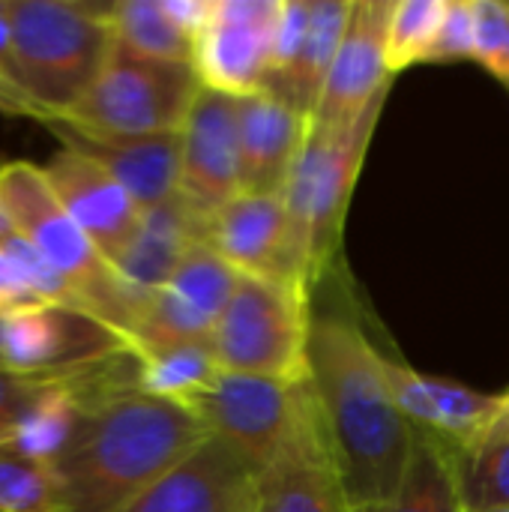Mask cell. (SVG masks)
<instances>
[{"instance_id":"obj_1","label":"cell","mask_w":509,"mask_h":512,"mask_svg":"<svg viewBox=\"0 0 509 512\" xmlns=\"http://www.w3.org/2000/svg\"><path fill=\"white\" fill-rule=\"evenodd\" d=\"M309 387L348 504L390 501L411 465L417 432L390 393L381 345L339 312H312Z\"/></svg>"},{"instance_id":"obj_2","label":"cell","mask_w":509,"mask_h":512,"mask_svg":"<svg viewBox=\"0 0 509 512\" xmlns=\"http://www.w3.org/2000/svg\"><path fill=\"white\" fill-rule=\"evenodd\" d=\"M207 438L186 405L138 390L87 408L72 447L54 465L60 512H123Z\"/></svg>"},{"instance_id":"obj_3","label":"cell","mask_w":509,"mask_h":512,"mask_svg":"<svg viewBox=\"0 0 509 512\" xmlns=\"http://www.w3.org/2000/svg\"><path fill=\"white\" fill-rule=\"evenodd\" d=\"M12 69L36 123L69 114L117 51L111 3L9 0Z\"/></svg>"},{"instance_id":"obj_4","label":"cell","mask_w":509,"mask_h":512,"mask_svg":"<svg viewBox=\"0 0 509 512\" xmlns=\"http://www.w3.org/2000/svg\"><path fill=\"white\" fill-rule=\"evenodd\" d=\"M387 96L390 90L378 96L354 123H309L306 144L282 192L288 210L285 279L300 282L309 291L330 270L342 246V225L351 204V192L357 186Z\"/></svg>"},{"instance_id":"obj_5","label":"cell","mask_w":509,"mask_h":512,"mask_svg":"<svg viewBox=\"0 0 509 512\" xmlns=\"http://www.w3.org/2000/svg\"><path fill=\"white\" fill-rule=\"evenodd\" d=\"M0 207L15 231L69 282L81 309L114 327L132 345L138 309L111 261L63 210L45 171L27 159L0 162Z\"/></svg>"},{"instance_id":"obj_6","label":"cell","mask_w":509,"mask_h":512,"mask_svg":"<svg viewBox=\"0 0 509 512\" xmlns=\"http://www.w3.org/2000/svg\"><path fill=\"white\" fill-rule=\"evenodd\" d=\"M312 291L279 276H237L210 336L219 369L279 381H309Z\"/></svg>"},{"instance_id":"obj_7","label":"cell","mask_w":509,"mask_h":512,"mask_svg":"<svg viewBox=\"0 0 509 512\" xmlns=\"http://www.w3.org/2000/svg\"><path fill=\"white\" fill-rule=\"evenodd\" d=\"M198 90L192 63L147 60L117 48L87 96L57 120L105 135L180 132Z\"/></svg>"},{"instance_id":"obj_8","label":"cell","mask_w":509,"mask_h":512,"mask_svg":"<svg viewBox=\"0 0 509 512\" xmlns=\"http://www.w3.org/2000/svg\"><path fill=\"white\" fill-rule=\"evenodd\" d=\"M186 408L261 474L303 429L315 399L309 381L294 384L222 369Z\"/></svg>"},{"instance_id":"obj_9","label":"cell","mask_w":509,"mask_h":512,"mask_svg":"<svg viewBox=\"0 0 509 512\" xmlns=\"http://www.w3.org/2000/svg\"><path fill=\"white\" fill-rule=\"evenodd\" d=\"M132 345L105 321L69 306H27L0 318V366L15 375H66Z\"/></svg>"},{"instance_id":"obj_10","label":"cell","mask_w":509,"mask_h":512,"mask_svg":"<svg viewBox=\"0 0 509 512\" xmlns=\"http://www.w3.org/2000/svg\"><path fill=\"white\" fill-rule=\"evenodd\" d=\"M237 276L207 243H195L174 276L141 306L132 351L171 348L186 342H210Z\"/></svg>"},{"instance_id":"obj_11","label":"cell","mask_w":509,"mask_h":512,"mask_svg":"<svg viewBox=\"0 0 509 512\" xmlns=\"http://www.w3.org/2000/svg\"><path fill=\"white\" fill-rule=\"evenodd\" d=\"M276 21L279 0H216L192 51L201 87L237 99L258 93L273 69Z\"/></svg>"},{"instance_id":"obj_12","label":"cell","mask_w":509,"mask_h":512,"mask_svg":"<svg viewBox=\"0 0 509 512\" xmlns=\"http://www.w3.org/2000/svg\"><path fill=\"white\" fill-rule=\"evenodd\" d=\"M177 195L207 222L240 195L237 96L201 87L180 126Z\"/></svg>"},{"instance_id":"obj_13","label":"cell","mask_w":509,"mask_h":512,"mask_svg":"<svg viewBox=\"0 0 509 512\" xmlns=\"http://www.w3.org/2000/svg\"><path fill=\"white\" fill-rule=\"evenodd\" d=\"M393 0H354L336 63L324 84L312 123H354L393 84L387 69V27Z\"/></svg>"},{"instance_id":"obj_14","label":"cell","mask_w":509,"mask_h":512,"mask_svg":"<svg viewBox=\"0 0 509 512\" xmlns=\"http://www.w3.org/2000/svg\"><path fill=\"white\" fill-rule=\"evenodd\" d=\"M381 366L390 384V393L402 411V417L411 423L417 435L438 438L450 450L474 441L504 408L507 393H477L465 384L423 375L402 363L399 357L387 354L381 348Z\"/></svg>"},{"instance_id":"obj_15","label":"cell","mask_w":509,"mask_h":512,"mask_svg":"<svg viewBox=\"0 0 509 512\" xmlns=\"http://www.w3.org/2000/svg\"><path fill=\"white\" fill-rule=\"evenodd\" d=\"M258 471L210 435L123 512H252Z\"/></svg>"},{"instance_id":"obj_16","label":"cell","mask_w":509,"mask_h":512,"mask_svg":"<svg viewBox=\"0 0 509 512\" xmlns=\"http://www.w3.org/2000/svg\"><path fill=\"white\" fill-rule=\"evenodd\" d=\"M66 150L102 165L141 210L165 204L180 183V132L159 135H105L69 126L63 120L42 123Z\"/></svg>"},{"instance_id":"obj_17","label":"cell","mask_w":509,"mask_h":512,"mask_svg":"<svg viewBox=\"0 0 509 512\" xmlns=\"http://www.w3.org/2000/svg\"><path fill=\"white\" fill-rule=\"evenodd\" d=\"M42 171L63 210L114 264L132 243L144 210L102 165L75 150H57Z\"/></svg>"},{"instance_id":"obj_18","label":"cell","mask_w":509,"mask_h":512,"mask_svg":"<svg viewBox=\"0 0 509 512\" xmlns=\"http://www.w3.org/2000/svg\"><path fill=\"white\" fill-rule=\"evenodd\" d=\"M252 512H351L318 408L276 462L258 474Z\"/></svg>"},{"instance_id":"obj_19","label":"cell","mask_w":509,"mask_h":512,"mask_svg":"<svg viewBox=\"0 0 509 512\" xmlns=\"http://www.w3.org/2000/svg\"><path fill=\"white\" fill-rule=\"evenodd\" d=\"M309 117L270 90L237 99L240 192L282 195L309 135Z\"/></svg>"},{"instance_id":"obj_20","label":"cell","mask_w":509,"mask_h":512,"mask_svg":"<svg viewBox=\"0 0 509 512\" xmlns=\"http://www.w3.org/2000/svg\"><path fill=\"white\" fill-rule=\"evenodd\" d=\"M204 243L240 276L285 279L288 210L282 195L240 192L207 219Z\"/></svg>"},{"instance_id":"obj_21","label":"cell","mask_w":509,"mask_h":512,"mask_svg":"<svg viewBox=\"0 0 509 512\" xmlns=\"http://www.w3.org/2000/svg\"><path fill=\"white\" fill-rule=\"evenodd\" d=\"M204 228L207 222L180 195L144 210L132 243L111 264L138 312L174 276L186 252L204 243Z\"/></svg>"},{"instance_id":"obj_22","label":"cell","mask_w":509,"mask_h":512,"mask_svg":"<svg viewBox=\"0 0 509 512\" xmlns=\"http://www.w3.org/2000/svg\"><path fill=\"white\" fill-rule=\"evenodd\" d=\"M351 6L354 0H312L309 30L297 60L285 72L267 78L264 84V90H270L273 96H279L309 120L321 102L324 84L336 63L342 36L351 21Z\"/></svg>"},{"instance_id":"obj_23","label":"cell","mask_w":509,"mask_h":512,"mask_svg":"<svg viewBox=\"0 0 509 512\" xmlns=\"http://www.w3.org/2000/svg\"><path fill=\"white\" fill-rule=\"evenodd\" d=\"M84 420V402L72 384V372L54 375L51 384L27 405L15 426L0 438V450L30 462L57 465L72 447Z\"/></svg>"},{"instance_id":"obj_24","label":"cell","mask_w":509,"mask_h":512,"mask_svg":"<svg viewBox=\"0 0 509 512\" xmlns=\"http://www.w3.org/2000/svg\"><path fill=\"white\" fill-rule=\"evenodd\" d=\"M450 459L462 510L509 507V396L507 408L474 441L450 450Z\"/></svg>"},{"instance_id":"obj_25","label":"cell","mask_w":509,"mask_h":512,"mask_svg":"<svg viewBox=\"0 0 509 512\" xmlns=\"http://www.w3.org/2000/svg\"><path fill=\"white\" fill-rule=\"evenodd\" d=\"M135 360V390L177 405H189L222 372L210 342L135 351Z\"/></svg>"},{"instance_id":"obj_26","label":"cell","mask_w":509,"mask_h":512,"mask_svg":"<svg viewBox=\"0 0 509 512\" xmlns=\"http://www.w3.org/2000/svg\"><path fill=\"white\" fill-rule=\"evenodd\" d=\"M351 512H465L456 492L450 447L438 438L417 435L399 492L390 501L360 504L351 507Z\"/></svg>"},{"instance_id":"obj_27","label":"cell","mask_w":509,"mask_h":512,"mask_svg":"<svg viewBox=\"0 0 509 512\" xmlns=\"http://www.w3.org/2000/svg\"><path fill=\"white\" fill-rule=\"evenodd\" d=\"M27 306L81 309L69 282L21 234H12L0 240V318Z\"/></svg>"},{"instance_id":"obj_28","label":"cell","mask_w":509,"mask_h":512,"mask_svg":"<svg viewBox=\"0 0 509 512\" xmlns=\"http://www.w3.org/2000/svg\"><path fill=\"white\" fill-rule=\"evenodd\" d=\"M111 30H114L117 48L135 57L192 63L195 42L168 18L162 0L111 3Z\"/></svg>"},{"instance_id":"obj_29","label":"cell","mask_w":509,"mask_h":512,"mask_svg":"<svg viewBox=\"0 0 509 512\" xmlns=\"http://www.w3.org/2000/svg\"><path fill=\"white\" fill-rule=\"evenodd\" d=\"M450 0H393L387 27V69L396 78L414 63H429Z\"/></svg>"},{"instance_id":"obj_30","label":"cell","mask_w":509,"mask_h":512,"mask_svg":"<svg viewBox=\"0 0 509 512\" xmlns=\"http://www.w3.org/2000/svg\"><path fill=\"white\" fill-rule=\"evenodd\" d=\"M0 512H60L54 465L0 450Z\"/></svg>"},{"instance_id":"obj_31","label":"cell","mask_w":509,"mask_h":512,"mask_svg":"<svg viewBox=\"0 0 509 512\" xmlns=\"http://www.w3.org/2000/svg\"><path fill=\"white\" fill-rule=\"evenodd\" d=\"M474 60L509 87V3L474 0Z\"/></svg>"},{"instance_id":"obj_32","label":"cell","mask_w":509,"mask_h":512,"mask_svg":"<svg viewBox=\"0 0 509 512\" xmlns=\"http://www.w3.org/2000/svg\"><path fill=\"white\" fill-rule=\"evenodd\" d=\"M474 60V0H450L429 63Z\"/></svg>"},{"instance_id":"obj_33","label":"cell","mask_w":509,"mask_h":512,"mask_svg":"<svg viewBox=\"0 0 509 512\" xmlns=\"http://www.w3.org/2000/svg\"><path fill=\"white\" fill-rule=\"evenodd\" d=\"M309 12H312V0H279V21H276V42H273V69H270L267 78L285 72L297 60V54H300V48L306 42Z\"/></svg>"},{"instance_id":"obj_34","label":"cell","mask_w":509,"mask_h":512,"mask_svg":"<svg viewBox=\"0 0 509 512\" xmlns=\"http://www.w3.org/2000/svg\"><path fill=\"white\" fill-rule=\"evenodd\" d=\"M54 375H15L0 366V438L15 426L27 405L51 384Z\"/></svg>"},{"instance_id":"obj_35","label":"cell","mask_w":509,"mask_h":512,"mask_svg":"<svg viewBox=\"0 0 509 512\" xmlns=\"http://www.w3.org/2000/svg\"><path fill=\"white\" fill-rule=\"evenodd\" d=\"M0 114L6 117H30L33 111L15 81L12 69V30H9V0H0Z\"/></svg>"},{"instance_id":"obj_36","label":"cell","mask_w":509,"mask_h":512,"mask_svg":"<svg viewBox=\"0 0 509 512\" xmlns=\"http://www.w3.org/2000/svg\"><path fill=\"white\" fill-rule=\"evenodd\" d=\"M213 3L216 0H162L168 18L195 42L201 36V30L207 27L210 15H213Z\"/></svg>"},{"instance_id":"obj_37","label":"cell","mask_w":509,"mask_h":512,"mask_svg":"<svg viewBox=\"0 0 509 512\" xmlns=\"http://www.w3.org/2000/svg\"><path fill=\"white\" fill-rule=\"evenodd\" d=\"M12 234H18V231H15V225H12V219L6 216V210L0 207V240H6V237H12Z\"/></svg>"},{"instance_id":"obj_38","label":"cell","mask_w":509,"mask_h":512,"mask_svg":"<svg viewBox=\"0 0 509 512\" xmlns=\"http://www.w3.org/2000/svg\"><path fill=\"white\" fill-rule=\"evenodd\" d=\"M480 512H509V507H495V510H480Z\"/></svg>"},{"instance_id":"obj_39","label":"cell","mask_w":509,"mask_h":512,"mask_svg":"<svg viewBox=\"0 0 509 512\" xmlns=\"http://www.w3.org/2000/svg\"><path fill=\"white\" fill-rule=\"evenodd\" d=\"M507 396H509V390H507Z\"/></svg>"}]
</instances>
